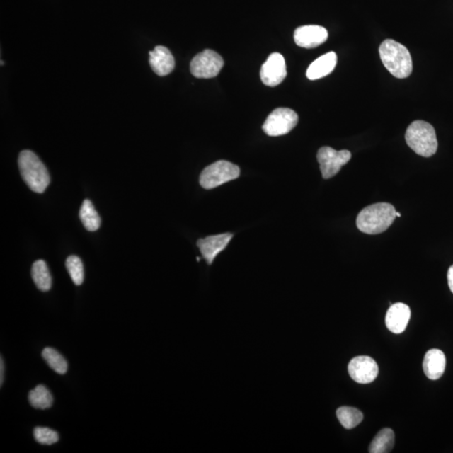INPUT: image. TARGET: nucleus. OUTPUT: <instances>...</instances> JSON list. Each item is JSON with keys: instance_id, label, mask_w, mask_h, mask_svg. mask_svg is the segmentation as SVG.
<instances>
[{"instance_id": "nucleus-15", "label": "nucleus", "mask_w": 453, "mask_h": 453, "mask_svg": "<svg viewBox=\"0 0 453 453\" xmlns=\"http://www.w3.org/2000/svg\"><path fill=\"white\" fill-rule=\"evenodd\" d=\"M446 368V357L441 350H429L425 353L423 361V369L425 376L429 379L437 380L440 379Z\"/></svg>"}, {"instance_id": "nucleus-16", "label": "nucleus", "mask_w": 453, "mask_h": 453, "mask_svg": "<svg viewBox=\"0 0 453 453\" xmlns=\"http://www.w3.org/2000/svg\"><path fill=\"white\" fill-rule=\"evenodd\" d=\"M337 54L331 52L316 59L306 71V76L310 80L324 78L334 70L337 65Z\"/></svg>"}, {"instance_id": "nucleus-3", "label": "nucleus", "mask_w": 453, "mask_h": 453, "mask_svg": "<svg viewBox=\"0 0 453 453\" xmlns=\"http://www.w3.org/2000/svg\"><path fill=\"white\" fill-rule=\"evenodd\" d=\"M23 180L31 191L42 193L47 188L51 178L47 167L40 158L30 151H23L18 160Z\"/></svg>"}, {"instance_id": "nucleus-5", "label": "nucleus", "mask_w": 453, "mask_h": 453, "mask_svg": "<svg viewBox=\"0 0 453 453\" xmlns=\"http://www.w3.org/2000/svg\"><path fill=\"white\" fill-rule=\"evenodd\" d=\"M240 176L239 167L226 161H219L208 166L202 171L200 184L203 188L210 190L219 187Z\"/></svg>"}, {"instance_id": "nucleus-24", "label": "nucleus", "mask_w": 453, "mask_h": 453, "mask_svg": "<svg viewBox=\"0 0 453 453\" xmlns=\"http://www.w3.org/2000/svg\"><path fill=\"white\" fill-rule=\"evenodd\" d=\"M35 441L42 445H52L59 440L58 433L52 429L47 428H36L34 430Z\"/></svg>"}, {"instance_id": "nucleus-25", "label": "nucleus", "mask_w": 453, "mask_h": 453, "mask_svg": "<svg viewBox=\"0 0 453 453\" xmlns=\"http://www.w3.org/2000/svg\"><path fill=\"white\" fill-rule=\"evenodd\" d=\"M447 280L448 285H449L451 292L453 293V265H452L449 270H448Z\"/></svg>"}, {"instance_id": "nucleus-8", "label": "nucleus", "mask_w": 453, "mask_h": 453, "mask_svg": "<svg viewBox=\"0 0 453 453\" xmlns=\"http://www.w3.org/2000/svg\"><path fill=\"white\" fill-rule=\"evenodd\" d=\"M224 65V59L212 50L197 54L191 62V72L197 79H212L219 74Z\"/></svg>"}, {"instance_id": "nucleus-14", "label": "nucleus", "mask_w": 453, "mask_h": 453, "mask_svg": "<svg viewBox=\"0 0 453 453\" xmlns=\"http://www.w3.org/2000/svg\"><path fill=\"white\" fill-rule=\"evenodd\" d=\"M149 54V65L158 76L168 75L174 70L175 59L168 48L163 47V45H157Z\"/></svg>"}, {"instance_id": "nucleus-18", "label": "nucleus", "mask_w": 453, "mask_h": 453, "mask_svg": "<svg viewBox=\"0 0 453 453\" xmlns=\"http://www.w3.org/2000/svg\"><path fill=\"white\" fill-rule=\"evenodd\" d=\"M31 275L40 291L48 292L52 288V276L47 263L42 260L35 261L31 269Z\"/></svg>"}, {"instance_id": "nucleus-2", "label": "nucleus", "mask_w": 453, "mask_h": 453, "mask_svg": "<svg viewBox=\"0 0 453 453\" xmlns=\"http://www.w3.org/2000/svg\"><path fill=\"white\" fill-rule=\"evenodd\" d=\"M379 56L384 66L397 79H406L413 70L411 53L401 43L391 39L380 45Z\"/></svg>"}, {"instance_id": "nucleus-22", "label": "nucleus", "mask_w": 453, "mask_h": 453, "mask_svg": "<svg viewBox=\"0 0 453 453\" xmlns=\"http://www.w3.org/2000/svg\"><path fill=\"white\" fill-rule=\"evenodd\" d=\"M42 357L50 368L59 374H65L67 372L68 365L60 352L52 348H45L42 352Z\"/></svg>"}, {"instance_id": "nucleus-1", "label": "nucleus", "mask_w": 453, "mask_h": 453, "mask_svg": "<svg viewBox=\"0 0 453 453\" xmlns=\"http://www.w3.org/2000/svg\"><path fill=\"white\" fill-rule=\"evenodd\" d=\"M396 217V211L391 204L379 202L366 207L357 217V226L362 233L379 234L386 231Z\"/></svg>"}, {"instance_id": "nucleus-4", "label": "nucleus", "mask_w": 453, "mask_h": 453, "mask_svg": "<svg viewBox=\"0 0 453 453\" xmlns=\"http://www.w3.org/2000/svg\"><path fill=\"white\" fill-rule=\"evenodd\" d=\"M406 142L420 156L430 157L437 151L436 131L428 122L416 120L411 124L406 130Z\"/></svg>"}, {"instance_id": "nucleus-20", "label": "nucleus", "mask_w": 453, "mask_h": 453, "mask_svg": "<svg viewBox=\"0 0 453 453\" xmlns=\"http://www.w3.org/2000/svg\"><path fill=\"white\" fill-rule=\"evenodd\" d=\"M337 418L344 428L352 429L362 423L364 415L356 408L343 406L338 408Z\"/></svg>"}, {"instance_id": "nucleus-23", "label": "nucleus", "mask_w": 453, "mask_h": 453, "mask_svg": "<svg viewBox=\"0 0 453 453\" xmlns=\"http://www.w3.org/2000/svg\"><path fill=\"white\" fill-rule=\"evenodd\" d=\"M66 267L72 282L76 285L83 284L84 280V270L83 262L79 257L71 256L67 258Z\"/></svg>"}, {"instance_id": "nucleus-12", "label": "nucleus", "mask_w": 453, "mask_h": 453, "mask_svg": "<svg viewBox=\"0 0 453 453\" xmlns=\"http://www.w3.org/2000/svg\"><path fill=\"white\" fill-rule=\"evenodd\" d=\"M234 234L230 233L214 235L199 239L197 246L208 265H212L217 255L228 246Z\"/></svg>"}, {"instance_id": "nucleus-21", "label": "nucleus", "mask_w": 453, "mask_h": 453, "mask_svg": "<svg viewBox=\"0 0 453 453\" xmlns=\"http://www.w3.org/2000/svg\"><path fill=\"white\" fill-rule=\"evenodd\" d=\"M29 401L35 409L45 410L52 406L53 397L47 387L40 384L30 392Z\"/></svg>"}, {"instance_id": "nucleus-9", "label": "nucleus", "mask_w": 453, "mask_h": 453, "mask_svg": "<svg viewBox=\"0 0 453 453\" xmlns=\"http://www.w3.org/2000/svg\"><path fill=\"white\" fill-rule=\"evenodd\" d=\"M287 76L285 58L278 52L272 53L261 67L260 78L263 84L269 87H275L282 84Z\"/></svg>"}, {"instance_id": "nucleus-17", "label": "nucleus", "mask_w": 453, "mask_h": 453, "mask_svg": "<svg viewBox=\"0 0 453 453\" xmlns=\"http://www.w3.org/2000/svg\"><path fill=\"white\" fill-rule=\"evenodd\" d=\"M395 445V433L391 428H384L376 435L369 447L370 453L391 452Z\"/></svg>"}, {"instance_id": "nucleus-7", "label": "nucleus", "mask_w": 453, "mask_h": 453, "mask_svg": "<svg viewBox=\"0 0 453 453\" xmlns=\"http://www.w3.org/2000/svg\"><path fill=\"white\" fill-rule=\"evenodd\" d=\"M352 154L347 149L336 151L329 147H321L317 152V161L320 164L321 175L324 179L336 176L343 166L351 160Z\"/></svg>"}, {"instance_id": "nucleus-10", "label": "nucleus", "mask_w": 453, "mask_h": 453, "mask_svg": "<svg viewBox=\"0 0 453 453\" xmlns=\"http://www.w3.org/2000/svg\"><path fill=\"white\" fill-rule=\"evenodd\" d=\"M348 369L351 378L359 384L372 383L379 374L377 362L369 356L355 357L348 365Z\"/></svg>"}, {"instance_id": "nucleus-26", "label": "nucleus", "mask_w": 453, "mask_h": 453, "mask_svg": "<svg viewBox=\"0 0 453 453\" xmlns=\"http://www.w3.org/2000/svg\"><path fill=\"white\" fill-rule=\"evenodd\" d=\"M4 361L1 357V364H0V369H1L0 370V372H1V374H0V384H1V386L4 382Z\"/></svg>"}, {"instance_id": "nucleus-19", "label": "nucleus", "mask_w": 453, "mask_h": 453, "mask_svg": "<svg viewBox=\"0 0 453 453\" xmlns=\"http://www.w3.org/2000/svg\"><path fill=\"white\" fill-rule=\"evenodd\" d=\"M79 217L85 229L90 232H95L101 224V219L93 207V204L88 199L84 201L79 212Z\"/></svg>"}, {"instance_id": "nucleus-11", "label": "nucleus", "mask_w": 453, "mask_h": 453, "mask_svg": "<svg viewBox=\"0 0 453 453\" xmlns=\"http://www.w3.org/2000/svg\"><path fill=\"white\" fill-rule=\"evenodd\" d=\"M328 38V30L320 25L299 27L294 33V42L298 47L306 49L316 48Z\"/></svg>"}, {"instance_id": "nucleus-6", "label": "nucleus", "mask_w": 453, "mask_h": 453, "mask_svg": "<svg viewBox=\"0 0 453 453\" xmlns=\"http://www.w3.org/2000/svg\"><path fill=\"white\" fill-rule=\"evenodd\" d=\"M298 120L297 113L291 108H276L267 117L263 130L270 136L287 134L297 126Z\"/></svg>"}, {"instance_id": "nucleus-27", "label": "nucleus", "mask_w": 453, "mask_h": 453, "mask_svg": "<svg viewBox=\"0 0 453 453\" xmlns=\"http://www.w3.org/2000/svg\"><path fill=\"white\" fill-rule=\"evenodd\" d=\"M396 217H401V214H400V212H396Z\"/></svg>"}, {"instance_id": "nucleus-13", "label": "nucleus", "mask_w": 453, "mask_h": 453, "mask_svg": "<svg viewBox=\"0 0 453 453\" xmlns=\"http://www.w3.org/2000/svg\"><path fill=\"white\" fill-rule=\"evenodd\" d=\"M411 319L410 307L404 303L398 302L391 305L385 316V324L393 333L404 332Z\"/></svg>"}]
</instances>
